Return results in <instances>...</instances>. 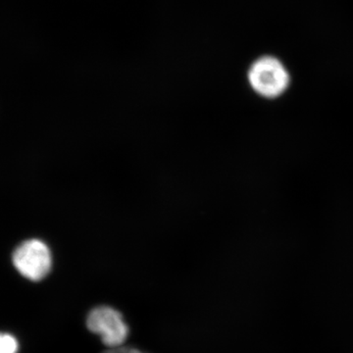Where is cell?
Instances as JSON below:
<instances>
[{
	"instance_id": "1",
	"label": "cell",
	"mask_w": 353,
	"mask_h": 353,
	"mask_svg": "<svg viewBox=\"0 0 353 353\" xmlns=\"http://www.w3.org/2000/svg\"><path fill=\"white\" fill-rule=\"evenodd\" d=\"M248 82L255 94L266 101H275L288 92L292 78L289 70L280 59L264 55L250 65Z\"/></svg>"
},
{
	"instance_id": "4",
	"label": "cell",
	"mask_w": 353,
	"mask_h": 353,
	"mask_svg": "<svg viewBox=\"0 0 353 353\" xmlns=\"http://www.w3.org/2000/svg\"><path fill=\"white\" fill-rule=\"evenodd\" d=\"M18 341L12 334H2L0 336V353H17Z\"/></svg>"
},
{
	"instance_id": "2",
	"label": "cell",
	"mask_w": 353,
	"mask_h": 353,
	"mask_svg": "<svg viewBox=\"0 0 353 353\" xmlns=\"http://www.w3.org/2000/svg\"><path fill=\"white\" fill-rule=\"evenodd\" d=\"M87 326L109 348L123 347L129 334L122 314L110 306H99L88 313Z\"/></svg>"
},
{
	"instance_id": "5",
	"label": "cell",
	"mask_w": 353,
	"mask_h": 353,
	"mask_svg": "<svg viewBox=\"0 0 353 353\" xmlns=\"http://www.w3.org/2000/svg\"><path fill=\"white\" fill-rule=\"evenodd\" d=\"M103 353H143L141 350L134 347H120L117 348H109Z\"/></svg>"
},
{
	"instance_id": "3",
	"label": "cell",
	"mask_w": 353,
	"mask_h": 353,
	"mask_svg": "<svg viewBox=\"0 0 353 353\" xmlns=\"http://www.w3.org/2000/svg\"><path fill=\"white\" fill-rule=\"evenodd\" d=\"M12 261L21 275L32 282L43 280L51 269L50 250L46 243L39 240L21 243L13 252Z\"/></svg>"
}]
</instances>
